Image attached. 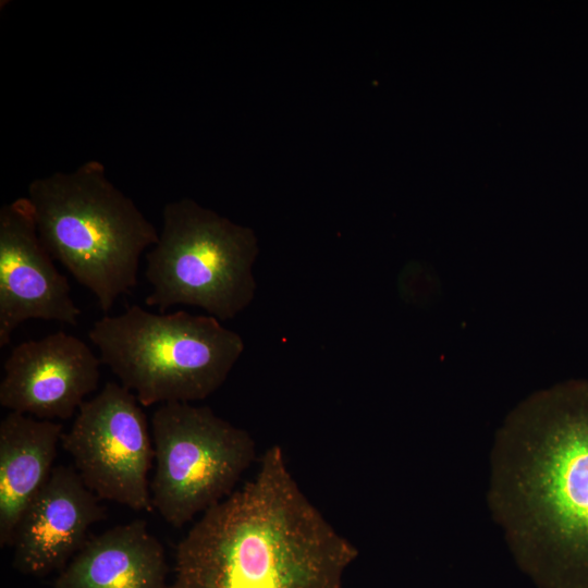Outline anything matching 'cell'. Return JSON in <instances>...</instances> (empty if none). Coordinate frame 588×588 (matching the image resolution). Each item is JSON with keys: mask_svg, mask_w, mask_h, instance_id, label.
Returning a JSON list of instances; mask_svg holds the SVG:
<instances>
[{"mask_svg": "<svg viewBox=\"0 0 588 588\" xmlns=\"http://www.w3.org/2000/svg\"><path fill=\"white\" fill-rule=\"evenodd\" d=\"M488 505L542 588H588V380L520 402L498 430Z\"/></svg>", "mask_w": 588, "mask_h": 588, "instance_id": "cell-1", "label": "cell"}, {"mask_svg": "<svg viewBox=\"0 0 588 588\" xmlns=\"http://www.w3.org/2000/svg\"><path fill=\"white\" fill-rule=\"evenodd\" d=\"M358 550L303 492L283 450L193 524L169 588H344Z\"/></svg>", "mask_w": 588, "mask_h": 588, "instance_id": "cell-2", "label": "cell"}, {"mask_svg": "<svg viewBox=\"0 0 588 588\" xmlns=\"http://www.w3.org/2000/svg\"><path fill=\"white\" fill-rule=\"evenodd\" d=\"M27 198L48 253L108 315L137 285L140 257L159 231L98 160L33 180Z\"/></svg>", "mask_w": 588, "mask_h": 588, "instance_id": "cell-3", "label": "cell"}, {"mask_svg": "<svg viewBox=\"0 0 588 588\" xmlns=\"http://www.w3.org/2000/svg\"><path fill=\"white\" fill-rule=\"evenodd\" d=\"M88 338L143 406L207 399L244 351L242 336L212 316L155 314L135 304L96 320Z\"/></svg>", "mask_w": 588, "mask_h": 588, "instance_id": "cell-4", "label": "cell"}, {"mask_svg": "<svg viewBox=\"0 0 588 588\" xmlns=\"http://www.w3.org/2000/svg\"><path fill=\"white\" fill-rule=\"evenodd\" d=\"M258 254L253 231L193 199L168 203L158 240L146 253L145 298L160 313L195 306L220 321L235 318L253 301V266Z\"/></svg>", "mask_w": 588, "mask_h": 588, "instance_id": "cell-5", "label": "cell"}, {"mask_svg": "<svg viewBox=\"0 0 588 588\" xmlns=\"http://www.w3.org/2000/svg\"><path fill=\"white\" fill-rule=\"evenodd\" d=\"M150 430L156 463L151 503L174 528L229 497L256 460L250 433L209 406L160 404Z\"/></svg>", "mask_w": 588, "mask_h": 588, "instance_id": "cell-6", "label": "cell"}, {"mask_svg": "<svg viewBox=\"0 0 588 588\" xmlns=\"http://www.w3.org/2000/svg\"><path fill=\"white\" fill-rule=\"evenodd\" d=\"M61 444L83 482L100 500L154 511L148 482L151 430L143 405L130 390L107 382L79 406Z\"/></svg>", "mask_w": 588, "mask_h": 588, "instance_id": "cell-7", "label": "cell"}, {"mask_svg": "<svg viewBox=\"0 0 588 588\" xmlns=\"http://www.w3.org/2000/svg\"><path fill=\"white\" fill-rule=\"evenodd\" d=\"M53 260L40 241L27 196L4 204L0 209V347L27 320L77 324L81 309Z\"/></svg>", "mask_w": 588, "mask_h": 588, "instance_id": "cell-8", "label": "cell"}, {"mask_svg": "<svg viewBox=\"0 0 588 588\" xmlns=\"http://www.w3.org/2000/svg\"><path fill=\"white\" fill-rule=\"evenodd\" d=\"M100 364L83 340L63 331L22 342L3 364L0 405L38 419H69L98 388Z\"/></svg>", "mask_w": 588, "mask_h": 588, "instance_id": "cell-9", "label": "cell"}, {"mask_svg": "<svg viewBox=\"0 0 588 588\" xmlns=\"http://www.w3.org/2000/svg\"><path fill=\"white\" fill-rule=\"evenodd\" d=\"M100 501L74 467L54 466L17 525L13 567L28 576L62 569L85 544L91 526L105 518Z\"/></svg>", "mask_w": 588, "mask_h": 588, "instance_id": "cell-10", "label": "cell"}, {"mask_svg": "<svg viewBox=\"0 0 588 588\" xmlns=\"http://www.w3.org/2000/svg\"><path fill=\"white\" fill-rule=\"evenodd\" d=\"M166 551L143 518L87 539L52 588H169Z\"/></svg>", "mask_w": 588, "mask_h": 588, "instance_id": "cell-11", "label": "cell"}, {"mask_svg": "<svg viewBox=\"0 0 588 588\" xmlns=\"http://www.w3.org/2000/svg\"><path fill=\"white\" fill-rule=\"evenodd\" d=\"M63 427L10 412L0 422V547L12 546L17 525L54 468Z\"/></svg>", "mask_w": 588, "mask_h": 588, "instance_id": "cell-12", "label": "cell"}]
</instances>
